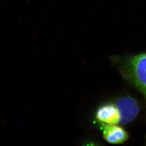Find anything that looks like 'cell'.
<instances>
[{
	"mask_svg": "<svg viewBox=\"0 0 146 146\" xmlns=\"http://www.w3.org/2000/svg\"><path fill=\"white\" fill-rule=\"evenodd\" d=\"M127 76L146 96V53L135 55L125 66Z\"/></svg>",
	"mask_w": 146,
	"mask_h": 146,
	"instance_id": "cell-1",
	"label": "cell"
},
{
	"mask_svg": "<svg viewBox=\"0 0 146 146\" xmlns=\"http://www.w3.org/2000/svg\"><path fill=\"white\" fill-rule=\"evenodd\" d=\"M115 105L119 110V124H127L135 119L139 112V107L137 101L131 96H125L117 100Z\"/></svg>",
	"mask_w": 146,
	"mask_h": 146,
	"instance_id": "cell-2",
	"label": "cell"
},
{
	"mask_svg": "<svg viewBox=\"0 0 146 146\" xmlns=\"http://www.w3.org/2000/svg\"><path fill=\"white\" fill-rule=\"evenodd\" d=\"M96 117L103 125H117L120 123V112L115 104H107L100 107Z\"/></svg>",
	"mask_w": 146,
	"mask_h": 146,
	"instance_id": "cell-3",
	"label": "cell"
},
{
	"mask_svg": "<svg viewBox=\"0 0 146 146\" xmlns=\"http://www.w3.org/2000/svg\"><path fill=\"white\" fill-rule=\"evenodd\" d=\"M103 136L106 141L112 144H121L128 139L126 131L117 125H103Z\"/></svg>",
	"mask_w": 146,
	"mask_h": 146,
	"instance_id": "cell-4",
	"label": "cell"
}]
</instances>
